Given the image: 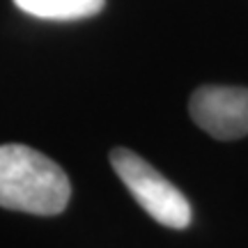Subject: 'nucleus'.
Listing matches in <instances>:
<instances>
[{
  "instance_id": "f257e3e1",
  "label": "nucleus",
  "mask_w": 248,
  "mask_h": 248,
  "mask_svg": "<svg viewBox=\"0 0 248 248\" xmlns=\"http://www.w3.org/2000/svg\"><path fill=\"white\" fill-rule=\"evenodd\" d=\"M69 198V177L55 161L26 145H0V207L55 216L64 212Z\"/></svg>"
},
{
  "instance_id": "20e7f679",
  "label": "nucleus",
  "mask_w": 248,
  "mask_h": 248,
  "mask_svg": "<svg viewBox=\"0 0 248 248\" xmlns=\"http://www.w3.org/2000/svg\"><path fill=\"white\" fill-rule=\"evenodd\" d=\"M21 12L48 21H78L99 14L106 0H14Z\"/></svg>"
},
{
  "instance_id": "f03ea898",
  "label": "nucleus",
  "mask_w": 248,
  "mask_h": 248,
  "mask_svg": "<svg viewBox=\"0 0 248 248\" xmlns=\"http://www.w3.org/2000/svg\"><path fill=\"white\" fill-rule=\"evenodd\" d=\"M110 166L133 200L156 223L175 230H184L191 223V204L186 195L136 152L115 147L110 152Z\"/></svg>"
},
{
  "instance_id": "7ed1b4c3",
  "label": "nucleus",
  "mask_w": 248,
  "mask_h": 248,
  "mask_svg": "<svg viewBox=\"0 0 248 248\" xmlns=\"http://www.w3.org/2000/svg\"><path fill=\"white\" fill-rule=\"evenodd\" d=\"M188 110L195 124L216 140L248 136V88L202 85L191 94Z\"/></svg>"
}]
</instances>
